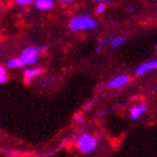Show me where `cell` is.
<instances>
[{"instance_id": "obj_5", "label": "cell", "mask_w": 157, "mask_h": 157, "mask_svg": "<svg viewBox=\"0 0 157 157\" xmlns=\"http://www.w3.org/2000/svg\"><path fill=\"white\" fill-rule=\"evenodd\" d=\"M39 52H40V48H37V47H27V48L24 51L23 54H21V56L19 57L21 63H23V66H25V63H26V61L29 59V57L36 56Z\"/></svg>"}, {"instance_id": "obj_4", "label": "cell", "mask_w": 157, "mask_h": 157, "mask_svg": "<svg viewBox=\"0 0 157 157\" xmlns=\"http://www.w3.org/2000/svg\"><path fill=\"white\" fill-rule=\"evenodd\" d=\"M129 82V76L128 75H119L117 78H112L111 81L109 82V86L111 89H118L121 86H124Z\"/></svg>"}, {"instance_id": "obj_10", "label": "cell", "mask_w": 157, "mask_h": 157, "mask_svg": "<svg viewBox=\"0 0 157 157\" xmlns=\"http://www.w3.org/2000/svg\"><path fill=\"white\" fill-rule=\"evenodd\" d=\"M126 37H117V38L112 39L111 43H110V45H111V48H117L118 46H120L121 44L124 42H126Z\"/></svg>"}, {"instance_id": "obj_13", "label": "cell", "mask_w": 157, "mask_h": 157, "mask_svg": "<svg viewBox=\"0 0 157 157\" xmlns=\"http://www.w3.org/2000/svg\"><path fill=\"white\" fill-rule=\"evenodd\" d=\"M105 11V6L102 5V3H100L98 7H97V13H102Z\"/></svg>"}, {"instance_id": "obj_9", "label": "cell", "mask_w": 157, "mask_h": 157, "mask_svg": "<svg viewBox=\"0 0 157 157\" xmlns=\"http://www.w3.org/2000/svg\"><path fill=\"white\" fill-rule=\"evenodd\" d=\"M20 66H23V63H21L20 59H13L7 62V67H9V69H17Z\"/></svg>"}, {"instance_id": "obj_7", "label": "cell", "mask_w": 157, "mask_h": 157, "mask_svg": "<svg viewBox=\"0 0 157 157\" xmlns=\"http://www.w3.org/2000/svg\"><path fill=\"white\" fill-rule=\"evenodd\" d=\"M35 6L39 10H48L54 6V2L53 0H36Z\"/></svg>"}, {"instance_id": "obj_16", "label": "cell", "mask_w": 157, "mask_h": 157, "mask_svg": "<svg viewBox=\"0 0 157 157\" xmlns=\"http://www.w3.org/2000/svg\"><path fill=\"white\" fill-rule=\"evenodd\" d=\"M46 49V46H43V47H40V52H44Z\"/></svg>"}, {"instance_id": "obj_19", "label": "cell", "mask_w": 157, "mask_h": 157, "mask_svg": "<svg viewBox=\"0 0 157 157\" xmlns=\"http://www.w3.org/2000/svg\"><path fill=\"white\" fill-rule=\"evenodd\" d=\"M156 51H157V46H156Z\"/></svg>"}, {"instance_id": "obj_3", "label": "cell", "mask_w": 157, "mask_h": 157, "mask_svg": "<svg viewBox=\"0 0 157 157\" xmlns=\"http://www.w3.org/2000/svg\"><path fill=\"white\" fill-rule=\"evenodd\" d=\"M155 69H157V59L149 61V62L144 63V64L139 65L137 67V70H136V74H137L138 76H141V75H144L147 71H151V70H155Z\"/></svg>"}, {"instance_id": "obj_17", "label": "cell", "mask_w": 157, "mask_h": 157, "mask_svg": "<svg viewBox=\"0 0 157 157\" xmlns=\"http://www.w3.org/2000/svg\"><path fill=\"white\" fill-rule=\"evenodd\" d=\"M97 1H99V2H107L108 0H97Z\"/></svg>"}, {"instance_id": "obj_1", "label": "cell", "mask_w": 157, "mask_h": 157, "mask_svg": "<svg viewBox=\"0 0 157 157\" xmlns=\"http://www.w3.org/2000/svg\"><path fill=\"white\" fill-rule=\"evenodd\" d=\"M69 27L70 29L74 32L83 29H93L97 27V23L88 16H78L70 20Z\"/></svg>"}, {"instance_id": "obj_18", "label": "cell", "mask_w": 157, "mask_h": 157, "mask_svg": "<svg viewBox=\"0 0 157 157\" xmlns=\"http://www.w3.org/2000/svg\"><path fill=\"white\" fill-rule=\"evenodd\" d=\"M63 2H70V1H72V0H61Z\"/></svg>"}, {"instance_id": "obj_11", "label": "cell", "mask_w": 157, "mask_h": 157, "mask_svg": "<svg viewBox=\"0 0 157 157\" xmlns=\"http://www.w3.org/2000/svg\"><path fill=\"white\" fill-rule=\"evenodd\" d=\"M7 82V72L6 70L3 69V66L0 67V83L3 84V83H6Z\"/></svg>"}, {"instance_id": "obj_8", "label": "cell", "mask_w": 157, "mask_h": 157, "mask_svg": "<svg viewBox=\"0 0 157 157\" xmlns=\"http://www.w3.org/2000/svg\"><path fill=\"white\" fill-rule=\"evenodd\" d=\"M42 72V70L40 69H30V70H26L25 73H24V76H25V81L26 83H29V81L34 76L38 75L39 73Z\"/></svg>"}, {"instance_id": "obj_12", "label": "cell", "mask_w": 157, "mask_h": 157, "mask_svg": "<svg viewBox=\"0 0 157 157\" xmlns=\"http://www.w3.org/2000/svg\"><path fill=\"white\" fill-rule=\"evenodd\" d=\"M33 0H16V2L19 5V6H26V5H29Z\"/></svg>"}, {"instance_id": "obj_14", "label": "cell", "mask_w": 157, "mask_h": 157, "mask_svg": "<svg viewBox=\"0 0 157 157\" xmlns=\"http://www.w3.org/2000/svg\"><path fill=\"white\" fill-rule=\"evenodd\" d=\"M75 120H76V122H78V124H83V122H84V118L82 117V116H80V115H76L75 116Z\"/></svg>"}, {"instance_id": "obj_6", "label": "cell", "mask_w": 157, "mask_h": 157, "mask_svg": "<svg viewBox=\"0 0 157 157\" xmlns=\"http://www.w3.org/2000/svg\"><path fill=\"white\" fill-rule=\"evenodd\" d=\"M145 111H146V105H135L130 110V118L132 120H136V119H138Z\"/></svg>"}, {"instance_id": "obj_2", "label": "cell", "mask_w": 157, "mask_h": 157, "mask_svg": "<svg viewBox=\"0 0 157 157\" xmlns=\"http://www.w3.org/2000/svg\"><path fill=\"white\" fill-rule=\"evenodd\" d=\"M97 145H98L97 138L89 134H82L76 140V146H78V151L84 154L92 153L97 148Z\"/></svg>"}, {"instance_id": "obj_15", "label": "cell", "mask_w": 157, "mask_h": 157, "mask_svg": "<svg viewBox=\"0 0 157 157\" xmlns=\"http://www.w3.org/2000/svg\"><path fill=\"white\" fill-rule=\"evenodd\" d=\"M95 52H97V53H100V52H101V46H98V47L95 48Z\"/></svg>"}]
</instances>
